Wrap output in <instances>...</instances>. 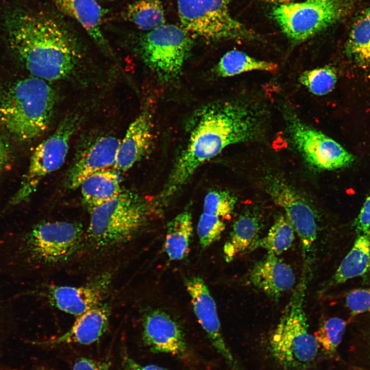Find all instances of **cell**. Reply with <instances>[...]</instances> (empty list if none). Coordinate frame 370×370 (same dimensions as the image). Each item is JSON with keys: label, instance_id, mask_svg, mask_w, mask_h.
I'll return each instance as SVG.
<instances>
[{"label": "cell", "instance_id": "17", "mask_svg": "<svg viewBox=\"0 0 370 370\" xmlns=\"http://www.w3.org/2000/svg\"><path fill=\"white\" fill-rule=\"evenodd\" d=\"M236 202V198L226 191L213 190L207 194L197 227L203 248L220 238L225 228V221L231 218Z\"/></svg>", "mask_w": 370, "mask_h": 370}, {"label": "cell", "instance_id": "3", "mask_svg": "<svg viewBox=\"0 0 370 370\" xmlns=\"http://www.w3.org/2000/svg\"><path fill=\"white\" fill-rule=\"evenodd\" d=\"M56 96L49 83L31 76L0 90V126L21 141L33 140L48 128Z\"/></svg>", "mask_w": 370, "mask_h": 370}, {"label": "cell", "instance_id": "1", "mask_svg": "<svg viewBox=\"0 0 370 370\" xmlns=\"http://www.w3.org/2000/svg\"><path fill=\"white\" fill-rule=\"evenodd\" d=\"M0 21L9 48L32 76L62 81L82 70V46L55 19L14 5L3 10Z\"/></svg>", "mask_w": 370, "mask_h": 370}, {"label": "cell", "instance_id": "22", "mask_svg": "<svg viewBox=\"0 0 370 370\" xmlns=\"http://www.w3.org/2000/svg\"><path fill=\"white\" fill-rule=\"evenodd\" d=\"M79 187L83 199L90 210L115 198L123 191L118 172L110 169L89 176Z\"/></svg>", "mask_w": 370, "mask_h": 370}, {"label": "cell", "instance_id": "8", "mask_svg": "<svg viewBox=\"0 0 370 370\" xmlns=\"http://www.w3.org/2000/svg\"><path fill=\"white\" fill-rule=\"evenodd\" d=\"M191 44L190 34L181 27L164 24L142 37L139 49L146 65L167 82L180 73Z\"/></svg>", "mask_w": 370, "mask_h": 370}, {"label": "cell", "instance_id": "11", "mask_svg": "<svg viewBox=\"0 0 370 370\" xmlns=\"http://www.w3.org/2000/svg\"><path fill=\"white\" fill-rule=\"evenodd\" d=\"M82 227L66 221H48L34 227L26 238L29 253L45 264L66 261L78 250L83 238Z\"/></svg>", "mask_w": 370, "mask_h": 370}, {"label": "cell", "instance_id": "4", "mask_svg": "<svg viewBox=\"0 0 370 370\" xmlns=\"http://www.w3.org/2000/svg\"><path fill=\"white\" fill-rule=\"evenodd\" d=\"M302 276L285 307L269 345L274 360L288 370H306L316 360L319 345L309 331L304 309L307 274Z\"/></svg>", "mask_w": 370, "mask_h": 370}, {"label": "cell", "instance_id": "39", "mask_svg": "<svg viewBox=\"0 0 370 370\" xmlns=\"http://www.w3.org/2000/svg\"><path fill=\"white\" fill-rule=\"evenodd\" d=\"M2 370H14V369L7 368V369H2Z\"/></svg>", "mask_w": 370, "mask_h": 370}, {"label": "cell", "instance_id": "23", "mask_svg": "<svg viewBox=\"0 0 370 370\" xmlns=\"http://www.w3.org/2000/svg\"><path fill=\"white\" fill-rule=\"evenodd\" d=\"M370 272V233L359 234L328 284L333 286Z\"/></svg>", "mask_w": 370, "mask_h": 370}, {"label": "cell", "instance_id": "18", "mask_svg": "<svg viewBox=\"0 0 370 370\" xmlns=\"http://www.w3.org/2000/svg\"><path fill=\"white\" fill-rule=\"evenodd\" d=\"M249 280L251 284L268 297L278 300L295 285V278L290 266L273 253L255 263Z\"/></svg>", "mask_w": 370, "mask_h": 370}, {"label": "cell", "instance_id": "32", "mask_svg": "<svg viewBox=\"0 0 370 370\" xmlns=\"http://www.w3.org/2000/svg\"><path fill=\"white\" fill-rule=\"evenodd\" d=\"M110 363L107 359L96 360L81 357L75 361L71 370H109Z\"/></svg>", "mask_w": 370, "mask_h": 370}, {"label": "cell", "instance_id": "24", "mask_svg": "<svg viewBox=\"0 0 370 370\" xmlns=\"http://www.w3.org/2000/svg\"><path fill=\"white\" fill-rule=\"evenodd\" d=\"M260 228V217L254 212L241 214L234 222L229 239L224 245L226 261H230L237 254L249 250L258 239Z\"/></svg>", "mask_w": 370, "mask_h": 370}, {"label": "cell", "instance_id": "20", "mask_svg": "<svg viewBox=\"0 0 370 370\" xmlns=\"http://www.w3.org/2000/svg\"><path fill=\"white\" fill-rule=\"evenodd\" d=\"M109 312L107 306L99 305L78 316L73 324L65 333L44 342V344L48 345L92 344L106 331Z\"/></svg>", "mask_w": 370, "mask_h": 370}, {"label": "cell", "instance_id": "38", "mask_svg": "<svg viewBox=\"0 0 370 370\" xmlns=\"http://www.w3.org/2000/svg\"><path fill=\"white\" fill-rule=\"evenodd\" d=\"M267 2L272 3H275L278 4L279 5H282L287 3H290L292 2H295L296 1L298 0H264Z\"/></svg>", "mask_w": 370, "mask_h": 370}, {"label": "cell", "instance_id": "6", "mask_svg": "<svg viewBox=\"0 0 370 370\" xmlns=\"http://www.w3.org/2000/svg\"><path fill=\"white\" fill-rule=\"evenodd\" d=\"M230 0H177L181 27L189 34L207 41H251L255 33L235 19Z\"/></svg>", "mask_w": 370, "mask_h": 370}, {"label": "cell", "instance_id": "5", "mask_svg": "<svg viewBox=\"0 0 370 370\" xmlns=\"http://www.w3.org/2000/svg\"><path fill=\"white\" fill-rule=\"evenodd\" d=\"M149 211L143 199L122 191L115 198L91 210L88 236L99 247L126 242L143 226Z\"/></svg>", "mask_w": 370, "mask_h": 370}, {"label": "cell", "instance_id": "35", "mask_svg": "<svg viewBox=\"0 0 370 370\" xmlns=\"http://www.w3.org/2000/svg\"><path fill=\"white\" fill-rule=\"evenodd\" d=\"M10 157V150L7 144L0 139V172L8 162Z\"/></svg>", "mask_w": 370, "mask_h": 370}, {"label": "cell", "instance_id": "25", "mask_svg": "<svg viewBox=\"0 0 370 370\" xmlns=\"http://www.w3.org/2000/svg\"><path fill=\"white\" fill-rule=\"evenodd\" d=\"M192 232V217L188 211L178 214L169 223L164 249L170 260L178 261L186 256Z\"/></svg>", "mask_w": 370, "mask_h": 370}, {"label": "cell", "instance_id": "14", "mask_svg": "<svg viewBox=\"0 0 370 370\" xmlns=\"http://www.w3.org/2000/svg\"><path fill=\"white\" fill-rule=\"evenodd\" d=\"M142 338L144 344L154 353L181 357L188 346L180 325L163 311H149L142 321Z\"/></svg>", "mask_w": 370, "mask_h": 370}, {"label": "cell", "instance_id": "27", "mask_svg": "<svg viewBox=\"0 0 370 370\" xmlns=\"http://www.w3.org/2000/svg\"><path fill=\"white\" fill-rule=\"evenodd\" d=\"M294 229L286 215H281L271 227L267 235L257 239L249 251L263 248L268 253L279 255L289 249L294 239Z\"/></svg>", "mask_w": 370, "mask_h": 370}, {"label": "cell", "instance_id": "33", "mask_svg": "<svg viewBox=\"0 0 370 370\" xmlns=\"http://www.w3.org/2000/svg\"><path fill=\"white\" fill-rule=\"evenodd\" d=\"M355 226L360 234L370 233V195L366 199L355 220Z\"/></svg>", "mask_w": 370, "mask_h": 370}, {"label": "cell", "instance_id": "37", "mask_svg": "<svg viewBox=\"0 0 370 370\" xmlns=\"http://www.w3.org/2000/svg\"><path fill=\"white\" fill-rule=\"evenodd\" d=\"M363 353L365 355V359L367 360L368 364L369 365L368 366L369 367L370 370V341L366 346L365 349H363Z\"/></svg>", "mask_w": 370, "mask_h": 370}, {"label": "cell", "instance_id": "34", "mask_svg": "<svg viewBox=\"0 0 370 370\" xmlns=\"http://www.w3.org/2000/svg\"><path fill=\"white\" fill-rule=\"evenodd\" d=\"M121 368V370H169L156 365H143L139 363L126 352L122 353Z\"/></svg>", "mask_w": 370, "mask_h": 370}, {"label": "cell", "instance_id": "15", "mask_svg": "<svg viewBox=\"0 0 370 370\" xmlns=\"http://www.w3.org/2000/svg\"><path fill=\"white\" fill-rule=\"evenodd\" d=\"M120 142V139L107 134L92 138L76 157L70 170L68 187L76 189L89 176L114 167Z\"/></svg>", "mask_w": 370, "mask_h": 370}, {"label": "cell", "instance_id": "26", "mask_svg": "<svg viewBox=\"0 0 370 370\" xmlns=\"http://www.w3.org/2000/svg\"><path fill=\"white\" fill-rule=\"evenodd\" d=\"M278 68L273 62L262 60L237 50H230L220 59L215 68L220 77H229L245 72L259 70L272 71Z\"/></svg>", "mask_w": 370, "mask_h": 370}, {"label": "cell", "instance_id": "29", "mask_svg": "<svg viewBox=\"0 0 370 370\" xmlns=\"http://www.w3.org/2000/svg\"><path fill=\"white\" fill-rule=\"evenodd\" d=\"M346 326V321L338 317L330 318L321 324L314 336L325 354L331 356L335 354Z\"/></svg>", "mask_w": 370, "mask_h": 370}, {"label": "cell", "instance_id": "16", "mask_svg": "<svg viewBox=\"0 0 370 370\" xmlns=\"http://www.w3.org/2000/svg\"><path fill=\"white\" fill-rule=\"evenodd\" d=\"M110 281V275L105 273L80 287L53 286L49 288L47 296L59 309L79 316L101 304Z\"/></svg>", "mask_w": 370, "mask_h": 370}, {"label": "cell", "instance_id": "7", "mask_svg": "<svg viewBox=\"0 0 370 370\" xmlns=\"http://www.w3.org/2000/svg\"><path fill=\"white\" fill-rule=\"evenodd\" d=\"M353 0H304L278 5L272 15L284 34L298 44L344 17Z\"/></svg>", "mask_w": 370, "mask_h": 370}, {"label": "cell", "instance_id": "13", "mask_svg": "<svg viewBox=\"0 0 370 370\" xmlns=\"http://www.w3.org/2000/svg\"><path fill=\"white\" fill-rule=\"evenodd\" d=\"M185 285L197 320L212 345L232 370H242L225 341L215 302L203 280L190 278L186 280Z\"/></svg>", "mask_w": 370, "mask_h": 370}, {"label": "cell", "instance_id": "2", "mask_svg": "<svg viewBox=\"0 0 370 370\" xmlns=\"http://www.w3.org/2000/svg\"><path fill=\"white\" fill-rule=\"evenodd\" d=\"M262 110L239 100L213 102L201 107L190 123V137L158 199L164 202L177 193L196 170L226 147L255 140L263 127Z\"/></svg>", "mask_w": 370, "mask_h": 370}, {"label": "cell", "instance_id": "28", "mask_svg": "<svg viewBox=\"0 0 370 370\" xmlns=\"http://www.w3.org/2000/svg\"><path fill=\"white\" fill-rule=\"evenodd\" d=\"M126 19L143 30L151 31L165 24L163 7L159 0H139L130 5Z\"/></svg>", "mask_w": 370, "mask_h": 370}, {"label": "cell", "instance_id": "21", "mask_svg": "<svg viewBox=\"0 0 370 370\" xmlns=\"http://www.w3.org/2000/svg\"><path fill=\"white\" fill-rule=\"evenodd\" d=\"M51 1L63 13L77 21L104 53L113 55L101 29L106 12L97 0Z\"/></svg>", "mask_w": 370, "mask_h": 370}, {"label": "cell", "instance_id": "19", "mask_svg": "<svg viewBox=\"0 0 370 370\" xmlns=\"http://www.w3.org/2000/svg\"><path fill=\"white\" fill-rule=\"evenodd\" d=\"M152 139V115L149 110L144 109L121 140L114 169L119 173L128 170L148 152Z\"/></svg>", "mask_w": 370, "mask_h": 370}, {"label": "cell", "instance_id": "9", "mask_svg": "<svg viewBox=\"0 0 370 370\" xmlns=\"http://www.w3.org/2000/svg\"><path fill=\"white\" fill-rule=\"evenodd\" d=\"M81 117L71 113L61 121L54 132L41 142L31 156L28 171L11 203L26 200L45 176L60 169L66 158L70 140L79 127Z\"/></svg>", "mask_w": 370, "mask_h": 370}, {"label": "cell", "instance_id": "31", "mask_svg": "<svg viewBox=\"0 0 370 370\" xmlns=\"http://www.w3.org/2000/svg\"><path fill=\"white\" fill-rule=\"evenodd\" d=\"M345 304L354 316L370 310V288L350 291L346 295Z\"/></svg>", "mask_w": 370, "mask_h": 370}, {"label": "cell", "instance_id": "30", "mask_svg": "<svg viewBox=\"0 0 370 370\" xmlns=\"http://www.w3.org/2000/svg\"><path fill=\"white\" fill-rule=\"evenodd\" d=\"M337 79L335 70L329 66H324L305 71L300 75L299 79L312 94L323 96L333 89Z\"/></svg>", "mask_w": 370, "mask_h": 370}, {"label": "cell", "instance_id": "12", "mask_svg": "<svg viewBox=\"0 0 370 370\" xmlns=\"http://www.w3.org/2000/svg\"><path fill=\"white\" fill-rule=\"evenodd\" d=\"M265 189L272 200L285 211L298 234L305 260L317 238L314 213L308 203L287 182L275 177L265 180Z\"/></svg>", "mask_w": 370, "mask_h": 370}, {"label": "cell", "instance_id": "36", "mask_svg": "<svg viewBox=\"0 0 370 370\" xmlns=\"http://www.w3.org/2000/svg\"><path fill=\"white\" fill-rule=\"evenodd\" d=\"M354 61L362 67L370 68V45Z\"/></svg>", "mask_w": 370, "mask_h": 370}, {"label": "cell", "instance_id": "10", "mask_svg": "<svg viewBox=\"0 0 370 370\" xmlns=\"http://www.w3.org/2000/svg\"><path fill=\"white\" fill-rule=\"evenodd\" d=\"M287 132L292 143L308 164L321 170L349 166L354 156L339 143L302 121L295 114H285Z\"/></svg>", "mask_w": 370, "mask_h": 370}]
</instances>
